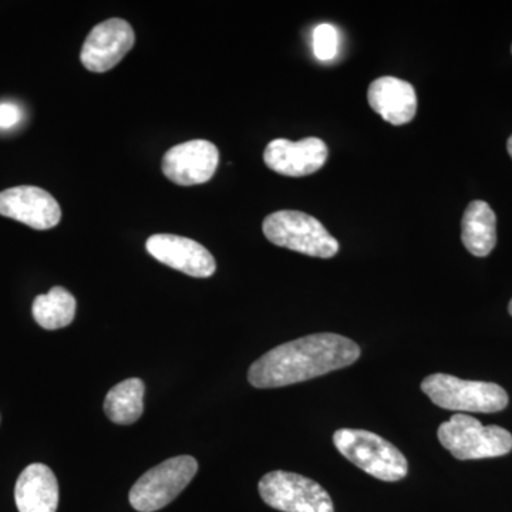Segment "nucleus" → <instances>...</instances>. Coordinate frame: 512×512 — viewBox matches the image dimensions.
I'll use <instances>...</instances> for the list:
<instances>
[{
  "label": "nucleus",
  "mask_w": 512,
  "mask_h": 512,
  "mask_svg": "<svg viewBox=\"0 0 512 512\" xmlns=\"http://www.w3.org/2000/svg\"><path fill=\"white\" fill-rule=\"evenodd\" d=\"M367 100L375 113L393 126L410 123L416 116L417 96L414 87L397 77H380L370 84Z\"/></svg>",
  "instance_id": "nucleus-13"
},
{
  "label": "nucleus",
  "mask_w": 512,
  "mask_h": 512,
  "mask_svg": "<svg viewBox=\"0 0 512 512\" xmlns=\"http://www.w3.org/2000/svg\"><path fill=\"white\" fill-rule=\"evenodd\" d=\"M144 393H146V386L143 380H124L107 394L104 400V412L113 423L123 424V426L136 423L144 412Z\"/></svg>",
  "instance_id": "nucleus-16"
},
{
  "label": "nucleus",
  "mask_w": 512,
  "mask_h": 512,
  "mask_svg": "<svg viewBox=\"0 0 512 512\" xmlns=\"http://www.w3.org/2000/svg\"><path fill=\"white\" fill-rule=\"evenodd\" d=\"M339 35L336 29L328 23L319 25L313 32V50L315 56L322 62H329L338 53Z\"/></svg>",
  "instance_id": "nucleus-18"
},
{
  "label": "nucleus",
  "mask_w": 512,
  "mask_h": 512,
  "mask_svg": "<svg viewBox=\"0 0 512 512\" xmlns=\"http://www.w3.org/2000/svg\"><path fill=\"white\" fill-rule=\"evenodd\" d=\"M333 444L350 463L377 480L394 483L409 471L402 451L372 431L340 429L333 434Z\"/></svg>",
  "instance_id": "nucleus-2"
},
{
  "label": "nucleus",
  "mask_w": 512,
  "mask_h": 512,
  "mask_svg": "<svg viewBox=\"0 0 512 512\" xmlns=\"http://www.w3.org/2000/svg\"><path fill=\"white\" fill-rule=\"evenodd\" d=\"M220 163V151L207 140L178 144L165 153L161 168L168 180L181 187L208 183Z\"/></svg>",
  "instance_id": "nucleus-8"
},
{
  "label": "nucleus",
  "mask_w": 512,
  "mask_h": 512,
  "mask_svg": "<svg viewBox=\"0 0 512 512\" xmlns=\"http://www.w3.org/2000/svg\"><path fill=\"white\" fill-rule=\"evenodd\" d=\"M359 357L353 340L316 333L269 350L249 367L248 380L256 389L291 386L353 365Z\"/></svg>",
  "instance_id": "nucleus-1"
},
{
  "label": "nucleus",
  "mask_w": 512,
  "mask_h": 512,
  "mask_svg": "<svg viewBox=\"0 0 512 512\" xmlns=\"http://www.w3.org/2000/svg\"><path fill=\"white\" fill-rule=\"evenodd\" d=\"M461 239L467 251L478 258L490 255L497 244V217L484 201L468 205L461 221Z\"/></svg>",
  "instance_id": "nucleus-15"
},
{
  "label": "nucleus",
  "mask_w": 512,
  "mask_h": 512,
  "mask_svg": "<svg viewBox=\"0 0 512 512\" xmlns=\"http://www.w3.org/2000/svg\"><path fill=\"white\" fill-rule=\"evenodd\" d=\"M511 50H512V47H511Z\"/></svg>",
  "instance_id": "nucleus-22"
},
{
  "label": "nucleus",
  "mask_w": 512,
  "mask_h": 512,
  "mask_svg": "<svg viewBox=\"0 0 512 512\" xmlns=\"http://www.w3.org/2000/svg\"><path fill=\"white\" fill-rule=\"evenodd\" d=\"M136 43L130 23L123 19H109L89 33L82 47L83 66L93 73H106L127 56Z\"/></svg>",
  "instance_id": "nucleus-9"
},
{
  "label": "nucleus",
  "mask_w": 512,
  "mask_h": 512,
  "mask_svg": "<svg viewBox=\"0 0 512 512\" xmlns=\"http://www.w3.org/2000/svg\"><path fill=\"white\" fill-rule=\"evenodd\" d=\"M0 215L37 231H46L62 220V208L55 197L42 188L20 185L0 192Z\"/></svg>",
  "instance_id": "nucleus-10"
},
{
  "label": "nucleus",
  "mask_w": 512,
  "mask_h": 512,
  "mask_svg": "<svg viewBox=\"0 0 512 512\" xmlns=\"http://www.w3.org/2000/svg\"><path fill=\"white\" fill-rule=\"evenodd\" d=\"M329 157V148L320 138L299 141L276 138L265 148L264 161L275 173L285 177H306L319 171Z\"/></svg>",
  "instance_id": "nucleus-12"
},
{
  "label": "nucleus",
  "mask_w": 512,
  "mask_h": 512,
  "mask_svg": "<svg viewBox=\"0 0 512 512\" xmlns=\"http://www.w3.org/2000/svg\"><path fill=\"white\" fill-rule=\"evenodd\" d=\"M507 148H508V153H510V156L512 158V136L510 138H508Z\"/></svg>",
  "instance_id": "nucleus-20"
},
{
  "label": "nucleus",
  "mask_w": 512,
  "mask_h": 512,
  "mask_svg": "<svg viewBox=\"0 0 512 512\" xmlns=\"http://www.w3.org/2000/svg\"><path fill=\"white\" fill-rule=\"evenodd\" d=\"M146 248L161 264L194 278H210L217 271L214 256L194 239L157 234L148 238Z\"/></svg>",
  "instance_id": "nucleus-11"
},
{
  "label": "nucleus",
  "mask_w": 512,
  "mask_h": 512,
  "mask_svg": "<svg viewBox=\"0 0 512 512\" xmlns=\"http://www.w3.org/2000/svg\"><path fill=\"white\" fill-rule=\"evenodd\" d=\"M15 501L19 512H56L59 484L53 471L45 464L26 467L16 483Z\"/></svg>",
  "instance_id": "nucleus-14"
},
{
  "label": "nucleus",
  "mask_w": 512,
  "mask_h": 512,
  "mask_svg": "<svg viewBox=\"0 0 512 512\" xmlns=\"http://www.w3.org/2000/svg\"><path fill=\"white\" fill-rule=\"evenodd\" d=\"M508 312H510V315L512 316V299L510 302V306H508Z\"/></svg>",
  "instance_id": "nucleus-21"
},
{
  "label": "nucleus",
  "mask_w": 512,
  "mask_h": 512,
  "mask_svg": "<svg viewBox=\"0 0 512 512\" xmlns=\"http://www.w3.org/2000/svg\"><path fill=\"white\" fill-rule=\"evenodd\" d=\"M259 494L269 507L282 512H335L322 485L288 471H272L259 481Z\"/></svg>",
  "instance_id": "nucleus-7"
},
{
  "label": "nucleus",
  "mask_w": 512,
  "mask_h": 512,
  "mask_svg": "<svg viewBox=\"0 0 512 512\" xmlns=\"http://www.w3.org/2000/svg\"><path fill=\"white\" fill-rule=\"evenodd\" d=\"M421 390L444 410L470 413H498L508 406V394L495 383L458 379L434 373L421 382Z\"/></svg>",
  "instance_id": "nucleus-3"
},
{
  "label": "nucleus",
  "mask_w": 512,
  "mask_h": 512,
  "mask_svg": "<svg viewBox=\"0 0 512 512\" xmlns=\"http://www.w3.org/2000/svg\"><path fill=\"white\" fill-rule=\"evenodd\" d=\"M437 436L457 460H483L505 456L512 450V434L500 426H483L476 417L454 414L440 424Z\"/></svg>",
  "instance_id": "nucleus-4"
},
{
  "label": "nucleus",
  "mask_w": 512,
  "mask_h": 512,
  "mask_svg": "<svg viewBox=\"0 0 512 512\" xmlns=\"http://www.w3.org/2000/svg\"><path fill=\"white\" fill-rule=\"evenodd\" d=\"M197 471V460L191 456L174 457L158 464L131 488V507L140 512L161 510L183 493Z\"/></svg>",
  "instance_id": "nucleus-6"
},
{
  "label": "nucleus",
  "mask_w": 512,
  "mask_h": 512,
  "mask_svg": "<svg viewBox=\"0 0 512 512\" xmlns=\"http://www.w3.org/2000/svg\"><path fill=\"white\" fill-rule=\"evenodd\" d=\"M76 299L62 286H55L46 295L36 296L32 312L37 325L43 329L66 328L76 316Z\"/></svg>",
  "instance_id": "nucleus-17"
},
{
  "label": "nucleus",
  "mask_w": 512,
  "mask_h": 512,
  "mask_svg": "<svg viewBox=\"0 0 512 512\" xmlns=\"http://www.w3.org/2000/svg\"><path fill=\"white\" fill-rule=\"evenodd\" d=\"M262 229L268 241L276 247L323 259L333 258L339 252L336 238L330 235L322 222L305 212H274L265 218Z\"/></svg>",
  "instance_id": "nucleus-5"
},
{
  "label": "nucleus",
  "mask_w": 512,
  "mask_h": 512,
  "mask_svg": "<svg viewBox=\"0 0 512 512\" xmlns=\"http://www.w3.org/2000/svg\"><path fill=\"white\" fill-rule=\"evenodd\" d=\"M22 120V111L13 103H0V130H9Z\"/></svg>",
  "instance_id": "nucleus-19"
}]
</instances>
